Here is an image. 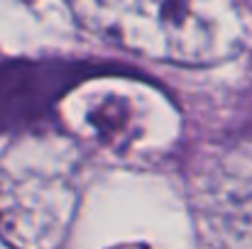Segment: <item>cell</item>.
<instances>
[{
	"mask_svg": "<svg viewBox=\"0 0 252 249\" xmlns=\"http://www.w3.org/2000/svg\"><path fill=\"white\" fill-rule=\"evenodd\" d=\"M93 27L150 56L208 61L223 44L211 0H81Z\"/></svg>",
	"mask_w": 252,
	"mask_h": 249,
	"instance_id": "1",
	"label": "cell"
},
{
	"mask_svg": "<svg viewBox=\"0 0 252 249\" xmlns=\"http://www.w3.org/2000/svg\"><path fill=\"white\" fill-rule=\"evenodd\" d=\"M220 218L225 227L245 235L243 240L252 242V173L250 166L238 168L233 176L220 183ZM228 230V232H230Z\"/></svg>",
	"mask_w": 252,
	"mask_h": 249,
	"instance_id": "3",
	"label": "cell"
},
{
	"mask_svg": "<svg viewBox=\"0 0 252 249\" xmlns=\"http://www.w3.org/2000/svg\"><path fill=\"white\" fill-rule=\"evenodd\" d=\"M95 64L64 59L0 61V135L42 122L79 83L95 76Z\"/></svg>",
	"mask_w": 252,
	"mask_h": 249,
	"instance_id": "2",
	"label": "cell"
}]
</instances>
